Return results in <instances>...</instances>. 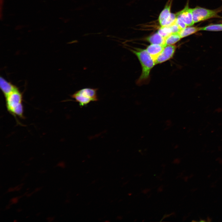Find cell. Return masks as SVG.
<instances>
[{
	"label": "cell",
	"instance_id": "1",
	"mask_svg": "<svg viewBox=\"0 0 222 222\" xmlns=\"http://www.w3.org/2000/svg\"><path fill=\"white\" fill-rule=\"evenodd\" d=\"M131 51L138 59L142 67V72L138 83H146L149 79L151 70L155 64L154 61L146 50L135 48Z\"/></svg>",
	"mask_w": 222,
	"mask_h": 222
},
{
	"label": "cell",
	"instance_id": "2",
	"mask_svg": "<svg viewBox=\"0 0 222 222\" xmlns=\"http://www.w3.org/2000/svg\"><path fill=\"white\" fill-rule=\"evenodd\" d=\"M7 111L16 119L24 118L22 93L17 88L5 97Z\"/></svg>",
	"mask_w": 222,
	"mask_h": 222
},
{
	"label": "cell",
	"instance_id": "3",
	"mask_svg": "<svg viewBox=\"0 0 222 222\" xmlns=\"http://www.w3.org/2000/svg\"><path fill=\"white\" fill-rule=\"evenodd\" d=\"M98 89L86 88L76 92L71 97L78 102L80 106L83 107L86 105L91 101H96L98 100L97 95Z\"/></svg>",
	"mask_w": 222,
	"mask_h": 222
},
{
	"label": "cell",
	"instance_id": "4",
	"mask_svg": "<svg viewBox=\"0 0 222 222\" xmlns=\"http://www.w3.org/2000/svg\"><path fill=\"white\" fill-rule=\"evenodd\" d=\"M191 9L194 23L212 18L220 17L218 14L219 10H210L199 6L191 8Z\"/></svg>",
	"mask_w": 222,
	"mask_h": 222
},
{
	"label": "cell",
	"instance_id": "5",
	"mask_svg": "<svg viewBox=\"0 0 222 222\" xmlns=\"http://www.w3.org/2000/svg\"><path fill=\"white\" fill-rule=\"evenodd\" d=\"M176 18L181 19L187 26H191L194 22L191 8L189 7L188 3L184 8L175 14Z\"/></svg>",
	"mask_w": 222,
	"mask_h": 222
},
{
	"label": "cell",
	"instance_id": "6",
	"mask_svg": "<svg viewBox=\"0 0 222 222\" xmlns=\"http://www.w3.org/2000/svg\"><path fill=\"white\" fill-rule=\"evenodd\" d=\"M176 48V46L175 45H166L154 61L155 64L161 63L171 59L175 52Z\"/></svg>",
	"mask_w": 222,
	"mask_h": 222
},
{
	"label": "cell",
	"instance_id": "7",
	"mask_svg": "<svg viewBox=\"0 0 222 222\" xmlns=\"http://www.w3.org/2000/svg\"><path fill=\"white\" fill-rule=\"evenodd\" d=\"M0 87L5 97L18 88L1 76L0 78Z\"/></svg>",
	"mask_w": 222,
	"mask_h": 222
},
{
	"label": "cell",
	"instance_id": "8",
	"mask_svg": "<svg viewBox=\"0 0 222 222\" xmlns=\"http://www.w3.org/2000/svg\"><path fill=\"white\" fill-rule=\"evenodd\" d=\"M165 46L161 45L151 44L147 47L146 50L155 61Z\"/></svg>",
	"mask_w": 222,
	"mask_h": 222
},
{
	"label": "cell",
	"instance_id": "9",
	"mask_svg": "<svg viewBox=\"0 0 222 222\" xmlns=\"http://www.w3.org/2000/svg\"><path fill=\"white\" fill-rule=\"evenodd\" d=\"M173 0H169L159 16L158 21L160 24L167 19L170 16L171 8Z\"/></svg>",
	"mask_w": 222,
	"mask_h": 222
},
{
	"label": "cell",
	"instance_id": "10",
	"mask_svg": "<svg viewBox=\"0 0 222 222\" xmlns=\"http://www.w3.org/2000/svg\"><path fill=\"white\" fill-rule=\"evenodd\" d=\"M146 40L152 44H157L166 46L165 38L156 33L147 37Z\"/></svg>",
	"mask_w": 222,
	"mask_h": 222
},
{
	"label": "cell",
	"instance_id": "11",
	"mask_svg": "<svg viewBox=\"0 0 222 222\" xmlns=\"http://www.w3.org/2000/svg\"><path fill=\"white\" fill-rule=\"evenodd\" d=\"M200 27L188 26L181 30L179 33L182 38L200 31Z\"/></svg>",
	"mask_w": 222,
	"mask_h": 222
},
{
	"label": "cell",
	"instance_id": "12",
	"mask_svg": "<svg viewBox=\"0 0 222 222\" xmlns=\"http://www.w3.org/2000/svg\"><path fill=\"white\" fill-rule=\"evenodd\" d=\"M179 33H172L165 39V44L173 45L179 41L181 39Z\"/></svg>",
	"mask_w": 222,
	"mask_h": 222
},
{
	"label": "cell",
	"instance_id": "13",
	"mask_svg": "<svg viewBox=\"0 0 222 222\" xmlns=\"http://www.w3.org/2000/svg\"><path fill=\"white\" fill-rule=\"evenodd\" d=\"M200 31H222V24H211L200 27Z\"/></svg>",
	"mask_w": 222,
	"mask_h": 222
},
{
	"label": "cell",
	"instance_id": "14",
	"mask_svg": "<svg viewBox=\"0 0 222 222\" xmlns=\"http://www.w3.org/2000/svg\"><path fill=\"white\" fill-rule=\"evenodd\" d=\"M158 32L165 39L172 33L170 26L161 27L158 29Z\"/></svg>",
	"mask_w": 222,
	"mask_h": 222
},
{
	"label": "cell",
	"instance_id": "15",
	"mask_svg": "<svg viewBox=\"0 0 222 222\" xmlns=\"http://www.w3.org/2000/svg\"><path fill=\"white\" fill-rule=\"evenodd\" d=\"M172 33H179L181 30L175 21L172 24L170 25Z\"/></svg>",
	"mask_w": 222,
	"mask_h": 222
},
{
	"label": "cell",
	"instance_id": "16",
	"mask_svg": "<svg viewBox=\"0 0 222 222\" xmlns=\"http://www.w3.org/2000/svg\"><path fill=\"white\" fill-rule=\"evenodd\" d=\"M176 22L181 30L187 26L186 24L179 18H176Z\"/></svg>",
	"mask_w": 222,
	"mask_h": 222
},
{
	"label": "cell",
	"instance_id": "17",
	"mask_svg": "<svg viewBox=\"0 0 222 222\" xmlns=\"http://www.w3.org/2000/svg\"><path fill=\"white\" fill-rule=\"evenodd\" d=\"M222 1V0H221Z\"/></svg>",
	"mask_w": 222,
	"mask_h": 222
}]
</instances>
